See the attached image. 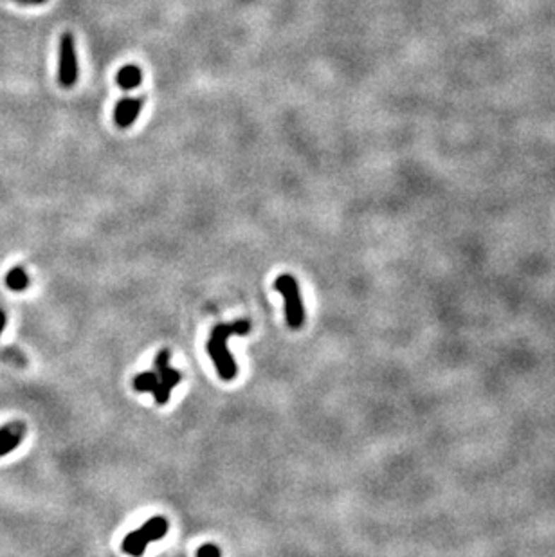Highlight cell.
Masks as SVG:
<instances>
[{
	"mask_svg": "<svg viewBox=\"0 0 555 557\" xmlns=\"http://www.w3.org/2000/svg\"><path fill=\"white\" fill-rule=\"evenodd\" d=\"M251 332V321L240 319L234 323H225V325H217L211 332L210 341H208V352H210L211 361H213L217 373L224 381H233L238 373V366L234 363V357L231 356L227 348V341L233 336H246Z\"/></svg>",
	"mask_w": 555,
	"mask_h": 557,
	"instance_id": "1",
	"label": "cell"
},
{
	"mask_svg": "<svg viewBox=\"0 0 555 557\" xmlns=\"http://www.w3.org/2000/svg\"><path fill=\"white\" fill-rule=\"evenodd\" d=\"M168 534V521L162 516H155L143 523L136 532H130L123 541V550L132 557H141L150 543L159 541Z\"/></svg>",
	"mask_w": 555,
	"mask_h": 557,
	"instance_id": "2",
	"label": "cell"
},
{
	"mask_svg": "<svg viewBox=\"0 0 555 557\" xmlns=\"http://www.w3.org/2000/svg\"><path fill=\"white\" fill-rule=\"evenodd\" d=\"M274 289L282 294L285 300V317L287 325L292 330H299L305 325V307L299 296V285L296 278L290 274H282L274 281Z\"/></svg>",
	"mask_w": 555,
	"mask_h": 557,
	"instance_id": "3",
	"label": "cell"
},
{
	"mask_svg": "<svg viewBox=\"0 0 555 557\" xmlns=\"http://www.w3.org/2000/svg\"><path fill=\"white\" fill-rule=\"evenodd\" d=\"M80 69H78V54L74 37L71 33H64L60 38V69H58V81L64 88H71L76 85Z\"/></svg>",
	"mask_w": 555,
	"mask_h": 557,
	"instance_id": "4",
	"label": "cell"
},
{
	"mask_svg": "<svg viewBox=\"0 0 555 557\" xmlns=\"http://www.w3.org/2000/svg\"><path fill=\"white\" fill-rule=\"evenodd\" d=\"M143 105H145V98H123L121 101H117V105L114 107V123L117 129H129L139 117Z\"/></svg>",
	"mask_w": 555,
	"mask_h": 557,
	"instance_id": "5",
	"label": "cell"
},
{
	"mask_svg": "<svg viewBox=\"0 0 555 557\" xmlns=\"http://www.w3.org/2000/svg\"><path fill=\"white\" fill-rule=\"evenodd\" d=\"M133 389L141 393L152 392L153 397H155V402H157L159 406H165L166 402L169 401V393L162 389L155 372H143L133 377Z\"/></svg>",
	"mask_w": 555,
	"mask_h": 557,
	"instance_id": "6",
	"label": "cell"
},
{
	"mask_svg": "<svg viewBox=\"0 0 555 557\" xmlns=\"http://www.w3.org/2000/svg\"><path fill=\"white\" fill-rule=\"evenodd\" d=\"M168 363H169V352L168 350H161V352L157 353V357H155V370H153V372L157 373L159 382H161L162 389L168 393H172V389L175 388L179 382H181L182 375H181V372H177L175 368H172Z\"/></svg>",
	"mask_w": 555,
	"mask_h": 557,
	"instance_id": "7",
	"label": "cell"
},
{
	"mask_svg": "<svg viewBox=\"0 0 555 557\" xmlns=\"http://www.w3.org/2000/svg\"><path fill=\"white\" fill-rule=\"evenodd\" d=\"M24 435L25 426L20 424V422H13V424L0 428V457L11 453L13 449L18 447Z\"/></svg>",
	"mask_w": 555,
	"mask_h": 557,
	"instance_id": "8",
	"label": "cell"
},
{
	"mask_svg": "<svg viewBox=\"0 0 555 557\" xmlns=\"http://www.w3.org/2000/svg\"><path fill=\"white\" fill-rule=\"evenodd\" d=\"M143 81V73L141 69L137 65H123L119 69V73L116 74V83L119 85L123 90H132V88H137L141 85Z\"/></svg>",
	"mask_w": 555,
	"mask_h": 557,
	"instance_id": "9",
	"label": "cell"
},
{
	"mask_svg": "<svg viewBox=\"0 0 555 557\" xmlns=\"http://www.w3.org/2000/svg\"><path fill=\"white\" fill-rule=\"evenodd\" d=\"M6 285L11 291H25L29 285V276L25 273L24 267H13L8 274H6Z\"/></svg>",
	"mask_w": 555,
	"mask_h": 557,
	"instance_id": "10",
	"label": "cell"
},
{
	"mask_svg": "<svg viewBox=\"0 0 555 557\" xmlns=\"http://www.w3.org/2000/svg\"><path fill=\"white\" fill-rule=\"evenodd\" d=\"M197 557H222V552L217 545H213V543H205L204 546L198 549Z\"/></svg>",
	"mask_w": 555,
	"mask_h": 557,
	"instance_id": "11",
	"label": "cell"
},
{
	"mask_svg": "<svg viewBox=\"0 0 555 557\" xmlns=\"http://www.w3.org/2000/svg\"><path fill=\"white\" fill-rule=\"evenodd\" d=\"M16 2L22 6H40V4H45L47 0H16Z\"/></svg>",
	"mask_w": 555,
	"mask_h": 557,
	"instance_id": "12",
	"label": "cell"
},
{
	"mask_svg": "<svg viewBox=\"0 0 555 557\" xmlns=\"http://www.w3.org/2000/svg\"><path fill=\"white\" fill-rule=\"evenodd\" d=\"M4 327H6V314L4 310H0V334H2Z\"/></svg>",
	"mask_w": 555,
	"mask_h": 557,
	"instance_id": "13",
	"label": "cell"
}]
</instances>
